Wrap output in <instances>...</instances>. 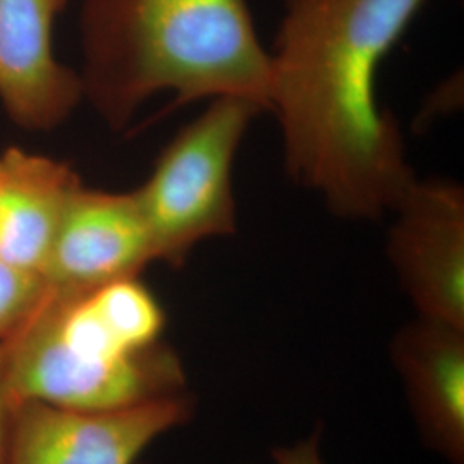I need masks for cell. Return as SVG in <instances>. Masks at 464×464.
Wrapping results in <instances>:
<instances>
[{"label": "cell", "instance_id": "1", "mask_svg": "<svg viewBox=\"0 0 464 464\" xmlns=\"http://www.w3.org/2000/svg\"><path fill=\"white\" fill-rule=\"evenodd\" d=\"M425 0H284L266 111L291 179L332 216L379 220L415 181L398 121L381 107L383 59Z\"/></svg>", "mask_w": 464, "mask_h": 464}, {"label": "cell", "instance_id": "2", "mask_svg": "<svg viewBox=\"0 0 464 464\" xmlns=\"http://www.w3.org/2000/svg\"><path fill=\"white\" fill-rule=\"evenodd\" d=\"M83 99L122 130L150 99L174 107L218 97L266 111L270 57L248 0H84Z\"/></svg>", "mask_w": 464, "mask_h": 464}, {"label": "cell", "instance_id": "3", "mask_svg": "<svg viewBox=\"0 0 464 464\" xmlns=\"http://www.w3.org/2000/svg\"><path fill=\"white\" fill-rule=\"evenodd\" d=\"M166 312L140 277L84 293H45L2 341L14 402L84 413L119 411L186 394Z\"/></svg>", "mask_w": 464, "mask_h": 464}, {"label": "cell", "instance_id": "4", "mask_svg": "<svg viewBox=\"0 0 464 464\" xmlns=\"http://www.w3.org/2000/svg\"><path fill=\"white\" fill-rule=\"evenodd\" d=\"M262 112V105L243 97L208 100L133 189L157 262L179 268L199 243L237 231L232 167L249 124Z\"/></svg>", "mask_w": 464, "mask_h": 464}, {"label": "cell", "instance_id": "5", "mask_svg": "<svg viewBox=\"0 0 464 464\" xmlns=\"http://www.w3.org/2000/svg\"><path fill=\"white\" fill-rule=\"evenodd\" d=\"M387 258L418 316L464 331V188L420 179L391 210Z\"/></svg>", "mask_w": 464, "mask_h": 464}, {"label": "cell", "instance_id": "6", "mask_svg": "<svg viewBox=\"0 0 464 464\" xmlns=\"http://www.w3.org/2000/svg\"><path fill=\"white\" fill-rule=\"evenodd\" d=\"M193 411L188 392L105 413L14 402L5 464H134Z\"/></svg>", "mask_w": 464, "mask_h": 464}, {"label": "cell", "instance_id": "7", "mask_svg": "<svg viewBox=\"0 0 464 464\" xmlns=\"http://www.w3.org/2000/svg\"><path fill=\"white\" fill-rule=\"evenodd\" d=\"M157 262L134 191L78 184L67 199L42 279L52 291L84 293L140 277Z\"/></svg>", "mask_w": 464, "mask_h": 464}, {"label": "cell", "instance_id": "8", "mask_svg": "<svg viewBox=\"0 0 464 464\" xmlns=\"http://www.w3.org/2000/svg\"><path fill=\"white\" fill-rule=\"evenodd\" d=\"M67 0H0V103L26 131H52L83 102L80 72L57 61L53 26Z\"/></svg>", "mask_w": 464, "mask_h": 464}, {"label": "cell", "instance_id": "9", "mask_svg": "<svg viewBox=\"0 0 464 464\" xmlns=\"http://www.w3.org/2000/svg\"><path fill=\"white\" fill-rule=\"evenodd\" d=\"M391 358L425 444L464 464V331L418 316L399 329Z\"/></svg>", "mask_w": 464, "mask_h": 464}, {"label": "cell", "instance_id": "10", "mask_svg": "<svg viewBox=\"0 0 464 464\" xmlns=\"http://www.w3.org/2000/svg\"><path fill=\"white\" fill-rule=\"evenodd\" d=\"M82 183L67 162L26 150L0 153V260L42 277L67 199Z\"/></svg>", "mask_w": 464, "mask_h": 464}, {"label": "cell", "instance_id": "11", "mask_svg": "<svg viewBox=\"0 0 464 464\" xmlns=\"http://www.w3.org/2000/svg\"><path fill=\"white\" fill-rule=\"evenodd\" d=\"M45 293L42 277L0 260V341L28 318Z\"/></svg>", "mask_w": 464, "mask_h": 464}, {"label": "cell", "instance_id": "12", "mask_svg": "<svg viewBox=\"0 0 464 464\" xmlns=\"http://www.w3.org/2000/svg\"><path fill=\"white\" fill-rule=\"evenodd\" d=\"M320 431L312 433L289 448L276 449L272 452L276 464H325L320 454Z\"/></svg>", "mask_w": 464, "mask_h": 464}, {"label": "cell", "instance_id": "13", "mask_svg": "<svg viewBox=\"0 0 464 464\" xmlns=\"http://www.w3.org/2000/svg\"><path fill=\"white\" fill-rule=\"evenodd\" d=\"M14 413V401L7 383V370H5V356L0 341V464H5L11 423Z\"/></svg>", "mask_w": 464, "mask_h": 464}]
</instances>
